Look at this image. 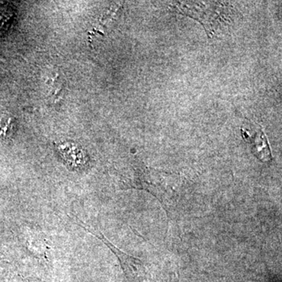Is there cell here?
<instances>
[{
    "mask_svg": "<svg viewBox=\"0 0 282 282\" xmlns=\"http://www.w3.org/2000/svg\"><path fill=\"white\" fill-rule=\"evenodd\" d=\"M59 149L63 154L64 158L72 166H82L84 165V153L76 146H73L72 144H65L60 146Z\"/></svg>",
    "mask_w": 282,
    "mask_h": 282,
    "instance_id": "1",
    "label": "cell"
}]
</instances>
